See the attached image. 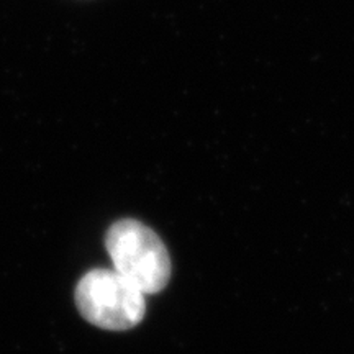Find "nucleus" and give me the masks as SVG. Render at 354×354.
Masks as SVG:
<instances>
[{"mask_svg": "<svg viewBox=\"0 0 354 354\" xmlns=\"http://www.w3.org/2000/svg\"><path fill=\"white\" fill-rule=\"evenodd\" d=\"M76 305L88 323L102 330H130L143 322L145 294L115 269H94L76 287Z\"/></svg>", "mask_w": 354, "mask_h": 354, "instance_id": "2", "label": "nucleus"}, {"mask_svg": "<svg viewBox=\"0 0 354 354\" xmlns=\"http://www.w3.org/2000/svg\"><path fill=\"white\" fill-rule=\"evenodd\" d=\"M113 269L145 295L161 292L171 279V258L151 228L136 220H120L105 238Z\"/></svg>", "mask_w": 354, "mask_h": 354, "instance_id": "1", "label": "nucleus"}]
</instances>
